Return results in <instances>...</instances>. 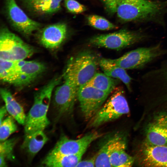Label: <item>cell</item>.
<instances>
[{
  "label": "cell",
  "instance_id": "obj_31",
  "mask_svg": "<svg viewBox=\"0 0 167 167\" xmlns=\"http://www.w3.org/2000/svg\"><path fill=\"white\" fill-rule=\"evenodd\" d=\"M7 112V110L5 105L3 106L0 109V123H2V121L4 119V118Z\"/></svg>",
  "mask_w": 167,
  "mask_h": 167
},
{
  "label": "cell",
  "instance_id": "obj_6",
  "mask_svg": "<svg viewBox=\"0 0 167 167\" xmlns=\"http://www.w3.org/2000/svg\"><path fill=\"white\" fill-rule=\"evenodd\" d=\"M129 112L127 102L123 90L116 88L105 103L90 119L89 125L96 127L116 119Z\"/></svg>",
  "mask_w": 167,
  "mask_h": 167
},
{
  "label": "cell",
  "instance_id": "obj_9",
  "mask_svg": "<svg viewBox=\"0 0 167 167\" xmlns=\"http://www.w3.org/2000/svg\"><path fill=\"white\" fill-rule=\"evenodd\" d=\"M5 13L10 24L17 31L28 37L42 26L40 23L29 17L15 0H4Z\"/></svg>",
  "mask_w": 167,
  "mask_h": 167
},
{
  "label": "cell",
  "instance_id": "obj_15",
  "mask_svg": "<svg viewBox=\"0 0 167 167\" xmlns=\"http://www.w3.org/2000/svg\"><path fill=\"white\" fill-rule=\"evenodd\" d=\"M141 164L146 167H167V144L154 145L144 142L141 149Z\"/></svg>",
  "mask_w": 167,
  "mask_h": 167
},
{
  "label": "cell",
  "instance_id": "obj_23",
  "mask_svg": "<svg viewBox=\"0 0 167 167\" xmlns=\"http://www.w3.org/2000/svg\"><path fill=\"white\" fill-rule=\"evenodd\" d=\"M62 1L36 0L28 6L36 13L43 15H49L59 10Z\"/></svg>",
  "mask_w": 167,
  "mask_h": 167
},
{
  "label": "cell",
  "instance_id": "obj_30",
  "mask_svg": "<svg viewBox=\"0 0 167 167\" xmlns=\"http://www.w3.org/2000/svg\"><path fill=\"white\" fill-rule=\"evenodd\" d=\"M96 154L89 159L81 161L77 164L78 167H94L95 166Z\"/></svg>",
  "mask_w": 167,
  "mask_h": 167
},
{
  "label": "cell",
  "instance_id": "obj_20",
  "mask_svg": "<svg viewBox=\"0 0 167 167\" xmlns=\"http://www.w3.org/2000/svg\"><path fill=\"white\" fill-rule=\"evenodd\" d=\"M0 94L5 102L7 112L19 124L24 125L26 115L22 107L7 89L1 88Z\"/></svg>",
  "mask_w": 167,
  "mask_h": 167
},
{
  "label": "cell",
  "instance_id": "obj_8",
  "mask_svg": "<svg viewBox=\"0 0 167 167\" xmlns=\"http://www.w3.org/2000/svg\"><path fill=\"white\" fill-rule=\"evenodd\" d=\"M146 36L138 31L126 29L92 37L89 40L91 45L99 47L119 50L143 40Z\"/></svg>",
  "mask_w": 167,
  "mask_h": 167
},
{
  "label": "cell",
  "instance_id": "obj_7",
  "mask_svg": "<svg viewBox=\"0 0 167 167\" xmlns=\"http://www.w3.org/2000/svg\"><path fill=\"white\" fill-rule=\"evenodd\" d=\"M167 53L160 44L148 47H141L131 50L121 57L112 61L118 66L126 69H137Z\"/></svg>",
  "mask_w": 167,
  "mask_h": 167
},
{
  "label": "cell",
  "instance_id": "obj_13",
  "mask_svg": "<svg viewBox=\"0 0 167 167\" xmlns=\"http://www.w3.org/2000/svg\"><path fill=\"white\" fill-rule=\"evenodd\" d=\"M41 28L37 38L40 43L46 48L53 49L58 48L66 38L67 28L64 23H57Z\"/></svg>",
  "mask_w": 167,
  "mask_h": 167
},
{
  "label": "cell",
  "instance_id": "obj_16",
  "mask_svg": "<svg viewBox=\"0 0 167 167\" xmlns=\"http://www.w3.org/2000/svg\"><path fill=\"white\" fill-rule=\"evenodd\" d=\"M99 65L106 75L122 81L129 91H131V78L126 69L118 66L111 59L102 58L99 59Z\"/></svg>",
  "mask_w": 167,
  "mask_h": 167
},
{
  "label": "cell",
  "instance_id": "obj_2",
  "mask_svg": "<svg viewBox=\"0 0 167 167\" xmlns=\"http://www.w3.org/2000/svg\"><path fill=\"white\" fill-rule=\"evenodd\" d=\"M45 68L43 63L36 61L0 60V78L3 82L21 88L33 82Z\"/></svg>",
  "mask_w": 167,
  "mask_h": 167
},
{
  "label": "cell",
  "instance_id": "obj_21",
  "mask_svg": "<svg viewBox=\"0 0 167 167\" xmlns=\"http://www.w3.org/2000/svg\"><path fill=\"white\" fill-rule=\"evenodd\" d=\"M119 80L110 77L104 73H96L85 84L109 94L116 88Z\"/></svg>",
  "mask_w": 167,
  "mask_h": 167
},
{
  "label": "cell",
  "instance_id": "obj_22",
  "mask_svg": "<svg viewBox=\"0 0 167 167\" xmlns=\"http://www.w3.org/2000/svg\"><path fill=\"white\" fill-rule=\"evenodd\" d=\"M121 136L115 135L109 139L101 147L96 154L95 166L112 167L109 160L110 154Z\"/></svg>",
  "mask_w": 167,
  "mask_h": 167
},
{
  "label": "cell",
  "instance_id": "obj_14",
  "mask_svg": "<svg viewBox=\"0 0 167 167\" xmlns=\"http://www.w3.org/2000/svg\"><path fill=\"white\" fill-rule=\"evenodd\" d=\"M145 142L152 145L167 144V113L157 114L146 129Z\"/></svg>",
  "mask_w": 167,
  "mask_h": 167
},
{
  "label": "cell",
  "instance_id": "obj_25",
  "mask_svg": "<svg viewBox=\"0 0 167 167\" xmlns=\"http://www.w3.org/2000/svg\"><path fill=\"white\" fill-rule=\"evenodd\" d=\"M15 120L12 116H9L4 119L0 123V142L7 139L11 134L17 131V127Z\"/></svg>",
  "mask_w": 167,
  "mask_h": 167
},
{
  "label": "cell",
  "instance_id": "obj_17",
  "mask_svg": "<svg viewBox=\"0 0 167 167\" xmlns=\"http://www.w3.org/2000/svg\"><path fill=\"white\" fill-rule=\"evenodd\" d=\"M126 141L121 136L110 154L109 160L112 167H131L133 165L134 159L126 152Z\"/></svg>",
  "mask_w": 167,
  "mask_h": 167
},
{
  "label": "cell",
  "instance_id": "obj_32",
  "mask_svg": "<svg viewBox=\"0 0 167 167\" xmlns=\"http://www.w3.org/2000/svg\"><path fill=\"white\" fill-rule=\"evenodd\" d=\"M25 4L28 6L29 5L35 2L36 0H23Z\"/></svg>",
  "mask_w": 167,
  "mask_h": 167
},
{
  "label": "cell",
  "instance_id": "obj_19",
  "mask_svg": "<svg viewBox=\"0 0 167 167\" xmlns=\"http://www.w3.org/2000/svg\"><path fill=\"white\" fill-rule=\"evenodd\" d=\"M48 140L43 131L25 135L22 148L31 158L33 157Z\"/></svg>",
  "mask_w": 167,
  "mask_h": 167
},
{
  "label": "cell",
  "instance_id": "obj_4",
  "mask_svg": "<svg viewBox=\"0 0 167 167\" xmlns=\"http://www.w3.org/2000/svg\"><path fill=\"white\" fill-rule=\"evenodd\" d=\"M167 3V1L119 0L116 12L118 17L124 21L143 20L152 19L160 14Z\"/></svg>",
  "mask_w": 167,
  "mask_h": 167
},
{
  "label": "cell",
  "instance_id": "obj_11",
  "mask_svg": "<svg viewBox=\"0 0 167 167\" xmlns=\"http://www.w3.org/2000/svg\"><path fill=\"white\" fill-rule=\"evenodd\" d=\"M109 94L85 84L79 88L77 98L86 119H91L102 106Z\"/></svg>",
  "mask_w": 167,
  "mask_h": 167
},
{
  "label": "cell",
  "instance_id": "obj_3",
  "mask_svg": "<svg viewBox=\"0 0 167 167\" xmlns=\"http://www.w3.org/2000/svg\"><path fill=\"white\" fill-rule=\"evenodd\" d=\"M99 61L92 52L82 51L68 61L62 74L63 79L70 80L79 89L96 73Z\"/></svg>",
  "mask_w": 167,
  "mask_h": 167
},
{
  "label": "cell",
  "instance_id": "obj_28",
  "mask_svg": "<svg viewBox=\"0 0 167 167\" xmlns=\"http://www.w3.org/2000/svg\"><path fill=\"white\" fill-rule=\"evenodd\" d=\"M66 8L69 12L74 13H82L86 10V7L75 0H64Z\"/></svg>",
  "mask_w": 167,
  "mask_h": 167
},
{
  "label": "cell",
  "instance_id": "obj_29",
  "mask_svg": "<svg viewBox=\"0 0 167 167\" xmlns=\"http://www.w3.org/2000/svg\"><path fill=\"white\" fill-rule=\"evenodd\" d=\"M119 0H102L107 11L110 14H113L116 12L117 5Z\"/></svg>",
  "mask_w": 167,
  "mask_h": 167
},
{
  "label": "cell",
  "instance_id": "obj_12",
  "mask_svg": "<svg viewBox=\"0 0 167 167\" xmlns=\"http://www.w3.org/2000/svg\"><path fill=\"white\" fill-rule=\"evenodd\" d=\"M100 135L99 133L94 132L77 139H70L65 136H63L49 153L60 155L84 153L91 143Z\"/></svg>",
  "mask_w": 167,
  "mask_h": 167
},
{
  "label": "cell",
  "instance_id": "obj_26",
  "mask_svg": "<svg viewBox=\"0 0 167 167\" xmlns=\"http://www.w3.org/2000/svg\"><path fill=\"white\" fill-rule=\"evenodd\" d=\"M155 80L157 90L165 93L167 99V61L157 69Z\"/></svg>",
  "mask_w": 167,
  "mask_h": 167
},
{
  "label": "cell",
  "instance_id": "obj_1",
  "mask_svg": "<svg viewBox=\"0 0 167 167\" xmlns=\"http://www.w3.org/2000/svg\"><path fill=\"white\" fill-rule=\"evenodd\" d=\"M62 79V75L54 77L35 93L33 105L26 116L25 135L43 131L49 124L47 113L52 94Z\"/></svg>",
  "mask_w": 167,
  "mask_h": 167
},
{
  "label": "cell",
  "instance_id": "obj_27",
  "mask_svg": "<svg viewBox=\"0 0 167 167\" xmlns=\"http://www.w3.org/2000/svg\"><path fill=\"white\" fill-rule=\"evenodd\" d=\"M87 19L90 25L98 29L109 30L117 28L116 25L105 18L97 15H89Z\"/></svg>",
  "mask_w": 167,
  "mask_h": 167
},
{
  "label": "cell",
  "instance_id": "obj_5",
  "mask_svg": "<svg viewBox=\"0 0 167 167\" xmlns=\"http://www.w3.org/2000/svg\"><path fill=\"white\" fill-rule=\"evenodd\" d=\"M34 49L5 25L0 31V60L14 61L25 60L32 56Z\"/></svg>",
  "mask_w": 167,
  "mask_h": 167
},
{
  "label": "cell",
  "instance_id": "obj_10",
  "mask_svg": "<svg viewBox=\"0 0 167 167\" xmlns=\"http://www.w3.org/2000/svg\"><path fill=\"white\" fill-rule=\"evenodd\" d=\"M63 79L64 83L56 87L53 97L54 107L59 118L72 113L79 90L71 80Z\"/></svg>",
  "mask_w": 167,
  "mask_h": 167
},
{
  "label": "cell",
  "instance_id": "obj_18",
  "mask_svg": "<svg viewBox=\"0 0 167 167\" xmlns=\"http://www.w3.org/2000/svg\"><path fill=\"white\" fill-rule=\"evenodd\" d=\"M84 154L60 155L49 153L42 160L41 164L49 167H76Z\"/></svg>",
  "mask_w": 167,
  "mask_h": 167
},
{
  "label": "cell",
  "instance_id": "obj_24",
  "mask_svg": "<svg viewBox=\"0 0 167 167\" xmlns=\"http://www.w3.org/2000/svg\"><path fill=\"white\" fill-rule=\"evenodd\" d=\"M17 141L16 138H13L0 142V167L7 166L6 161L14 160L15 157L13 154V150Z\"/></svg>",
  "mask_w": 167,
  "mask_h": 167
}]
</instances>
